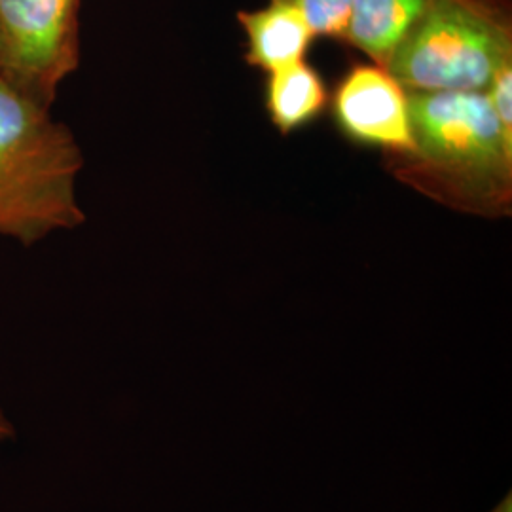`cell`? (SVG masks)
Segmentation results:
<instances>
[{
	"label": "cell",
	"instance_id": "cell-2",
	"mask_svg": "<svg viewBox=\"0 0 512 512\" xmlns=\"http://www.w3.org/2000/svg\"><path fill=\"white\" fill-rule=\"evenodd\" d=\"M50 109L0 80V238L25 247L86 220L76 196L84 156Z\"/></svg>",
	"mask_w": 512,
	"mask_h": 512
},
{
	"label": "cell",
	"instance_id": "cell-9",
	"mask_svg": "<svg viewBox=\"0 0 512 512\" xmlns=\"http://www.w3.org/2000/svg\"><path fill=\"white\" fill-rule=\"evenodd\" d=\"M294 8L308 21L317 38L344 42L348 33L351 0H268Z\"/></svg>",
	"mask_w": 512,
	"mask_h": 512
},
{
	"label": "cell",
	"instance_id": "cell-7",
	"mask_svg": "<svg viewBox=\"0 0 512 512\" xmlns=\"http://www.w3.org/2000/svg\"><path fill=\"white\" fill-rule=\"evenodd\" d=\"M429 0H351L344 44L385 67Z\"/></svg>",
	"mask_w": 512,
	"mask_h": 512
},
{
	"label": "cell",
	"instance_id": "cell-11",
	"mask_svg": "<svg viewBox=\"0 0 512 512\" xmlns=\"http://www.w3.org/2000/svg\"><path fill=\"white\" fill-rule=\"evenodd\" d=\"M490 512H512L511 494L505 495V499H501V501H499V505Z\"/></svg>",
	"mask_w": 512,
	"mask_h": 512
},
{
	"label": "cell",
	"instance_id": "cell-3",
	"mask_svg": "<svg viewBox=\"0 0 512 512\" xmlns=\"http://www.w3.org/2000/svg\"><path fill=\"white\" fill-rule=\"evenodd\" d=\"M512 63L511 0H429L385 69L408 92H486Z\"/></svg>",
	"mask_w": 512,
	"mask_h": 512
},
{
	"label": "cell",
	"instance_id": "cell-6",
	"mask_svg": "<svg viewBox=\"0 0 512 512\" xmlns=\"http://www.w3.org/2000/svg\"><path fill=\"white\" fill-rule=\"evenodd\" d=\"M238 23L245 35V61L266 74L306 61L317 38L300 12L277 2L239 12Z\"/></svg>",
	"mask_w": 512,
	"mask_h": 512
},
{
	"label": "cell",
	"instance_id": "cell-8",
	"mask_svg": "<svg viewBox=\"0 0 512 512\" xmlns=\"http://www.w3.org/2000/svg\"><path fill=\"white\" fill-rule=\"evenodd\" d=\"M329 101L323 76L308 61L268 74L266 112L283 135L310 126L329 107Z\"/></svg>",
	"mask_w": 512,
	"mask_h": 512
},
{
	"label": "cell",
	"instance_id": "cell-10",
	"mask_svg": "<svg viewBox=\"0 0 512 512\" xmlns=\"http://www.w3.org/2000/svg\"><path fill=\"white\" fill-rule=\"evenodd\" d=\"M484 95L494 110L499 126L512 137V63L495 74Z\"/></svg>",
	"mask_w": 512,
	"mask_h": 512
},
{
	"label": "cell",
	"instance_id": "cell-1",
	"mask_svg": "<svg viewBox=\"0 0 512 512\" xmlns=\"http://www.w3.org/2000/svg\"><path fill=\"white\" fill-rule=\"evenodd\" d=\"M412 139L385 171L431 202L478 219L512 215V137L482 92H408Z\"/></svg>",
	"mask_w": 512,
	"mask_h": 512
},
{
	"label": "cell",
	"instance_id": "cell-12",
	"mask_svg": "<svg viewBox=\"0 0 512 512\" xmlns=\"http://www.w3.org/2000/svg\"><path fill=\"white\" fill-rule=\"evenodd\" d=\"M8 435H12V427H10V423L6 421V418H4L2 412H0V439H4V437H8Z\"/></svg>",
	"mask_w": 512,
	"mask_h": 512
},
{
	"label": "cell",
	"instance_id": "cell-4",
	"mask_svg": "<svg viewBox=\"0 0 512 512\" xmlns=\"http://www.w3.org/2000/svg\"><path fill=\"white\" fill-rule=\"evenodd\" d=\"M80 65V0H0V80L52 107Z\"/></svg>",
	"mask_w": 512,
	"mask_h": 512
},
{
	"label": "cell",
	"instance_id": "cell-5",
	"mask_svg": "<svg viewBox=\"0 0 512 512\" xmlns=\"http://www.w3.org/2000/svg\"><path fill=\"white\" fill-rule=\"evenodd\" d=\"M336 128L351 143L382 154L406 152L414 145L410 93L376 63L353 65L330 97Z\"/></svg>",
	"mask_w": 512,
	"mask_h": 512
}]
</instances>
